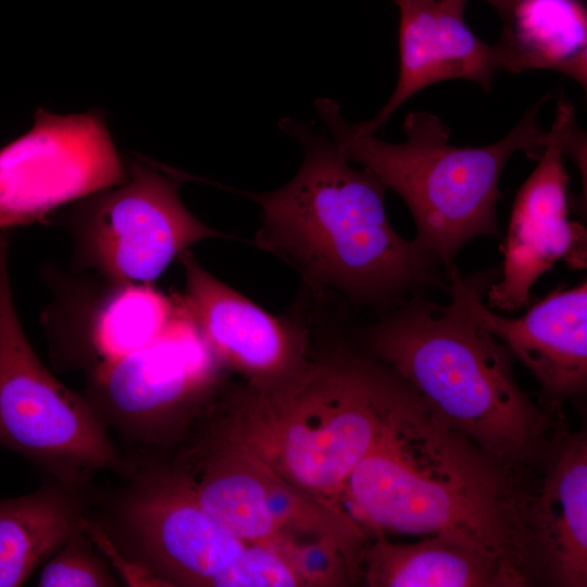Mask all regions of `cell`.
Listing matches in <instances>:
<instances>
[{
	"instance_id": "1",
	"label": "cell",
	"mask_w": 587,
	"mask_h": 587,
	"mask_svg": "<svg viewBox=\"0 0 587 587\" xmlns=\"http://www.w3.org/2000/svg\"><path fill=\"white\" fill-rule=\"evenodd\" d=\"M524 466L490 455L433 414L404 382L342 495L377 529L445 535L485 549L535 583Z\"/></svg>"
},
{
	"instance_id": "2",
	"label": "cell",
	"mask_w": 587,
	"mask_h": 587,
	"mask_svg": "<svg viewBox=\"0 0 587 587\" xmlns=\"http://www.w3.org/2000/svg\"><path fill=\"white\" fill-rule=\"evenodd\" d=\"M279 127L302 147L297 174L268 192L237 191L260 207L258 248L291 265L310 296L383 313L437 283L439 262L392 228L374 174L311 123L283 118Z\"/></svg>"
},
{
	"instance_id": "3",
	"label": "cell",
	"mask_w": 587,
	"mask_h": 587,
	"mask_svg": "<svg viewBox=\"0 0 587 587\" xmlns=\"http://www.w3.org/2000/svg\"><path fill=\"white\" fill-rule=\"evenodd\" d=\"M373 357L403 379L426 408L496 459L542 466L564 434L520 388L511 353L450 296H412L367 332Z\"/></svg>"
},
{
	"instance_id": "4",
	"label": "cell",
	"mask_w": 587,
	"mask_h": 587,
	"mask_svg": "<svg viewBox=\"0 0 587 587\" xmlns=\"http://www.w3.org/2000/svg\"><path fill=\"white\" fill-rule=\"evenodd\" d=\"M403 384L375 357L339 349L280 380L246 384L226 420L209 432L295 486L337 502Z\"/></svg>"
},
{
	"instance_id": "5",
	"label": "cell",
	"mask_w": 587,
	"mask_h": 587,
	"mask_svg": "<svg viewBox=\"0 0 587 587\" xmlns=\"http://www.w3.org/2000/svg\"><path fill=\"white\" fill-rule=\"evenodd\" d=\"M549 99L544 96L500 140L483 147L450 143V128L435 114L405 116V139L391 143L345 121L338 103L320 98L315 110L350 162L374 174L405 203L415 223L414 243L444 265L447 273L469 241L499 238L497 204L501 173L517 151L538 158L550 130L537 114Z\"/></svg>"
},
{
	"instance_id": "6",
	"label": "cell",
	"mask_w": 587,
	"mask_h": 587,
	"mask_svg": "<svg viewBox=\"0 0 587 587\" xmlns=\"http://www.w3.org/2000/svg\"><path fill=\"white\" fill-rule=\"evenodd\" d=\"M9 243L0 229V446L76 487H90L102 471L121 475L128 458L84 396L48 371L22 329L9 283Z\"/></svg>"
},
{
	"instance_id": "7",
	"label": "cell",
	"mask_w": 587,
	"mask_h": 587,
	"mask_svg": "<svg viewBox=\"0 0 587 587\" xmlns=\"http://www.w3.org/2000/svg\"><path fill=\"white\" fill-rule=\"evenodd\" d=\"M126 455L130 465L116 486H91L86 520L166 587H211L247 544L201 509L175 464L155 454Z\"/></svg>"
},
{
	"instance_id": "8",
	"label": "cell",
	"mask_w": 587,
	"mask_h": 587,
	"mask_svg": "<svg viewBox=\"0 0 587 587\" xmlns=\"http://www.w3.org/2000/svg\"><path fill=\"white\" fill-rule=\"evenodd\" d=\"M221 363L180 297L163 335L148 347L88 373L84 398L124 453H157L182 440L208 409Z\"/></svg>"
},
{
	"instance_id": "9",
	"label": "cell",
	"mask_w": 587,
	"mask_h": 587,
	"mask_svg": "<svg viewBox=\"0 0 587 587\" xmlns=\"http://www.w3.org/2000/svg\"><path fill=\"white\" fill-rule=\"evenodd\" d=\"M120 185L84 198L68 216L79 262L103 280L151 284L190 246L232 238L183 204L179 179L132 160Z\"/></svg>"
},
{
	"instance_id": "10",
	"label": "cell",
	"mask_w": 587,
	"mask_h": 587,
	"mask_svg": "<svg viewBox=\"0 0 587 587\" xmlns=\"http://www.w3.org/2000/svg\"><path fill=\"white\" fill-rule=\"evenodd\" d=\"M193 492L201 509L245 544L303 545L296 537L310 536L355 564L365 544L362 528L338 502L295 486L225 440L202 455Z\"/></svg>"
},
{
	"instance_id": "11",
	"label": "cell",
	"mask_w": 587,
	"mask_h": 587,
	"mask_svg": "<svg viewBox=\"0 0 587 587\" xmlns=\"http://www.w3.org/2000/svg\"><path fill=\"white\" fill-rule=\"evenodd\" d=\"M127 176L102 112L38 109L33 128L0 150V229L41 221Z\"/></svg>"
},
{
	"instance_id": "12",
	"label": "cell",
	"mask_w": 587,
	"mask_h": 587,
	"mask_svg": "<svg viewBox=\"0 0 587 587\" xmlns=\"http://www.w3.org/2000/svg\"><path fill=\"white\" fill-rule=\"evenodd\" d=\"M549 130L538 164L512 205L502 274L486 292L489 305L499 310L528 307L533 285L557 261L574 268L586 266V230L569 218L570 179L563 164L583 134L571 103L559 102Z\"/></svg>"
},
{
	"instance_id": "13",
	"label": "cell",
	"mask_w": 587,
	"mask_h": 587,
	"mask_svg": "<svg viewBox=\"0 0 587 587\" xmlns=\"http://www.w3.org/2000/svg\"><path fill=\"white\" fill-rule=\"evenodd\" d=\"M447 289L464 309L499 339L538 380L546 402L560 404L582 395L587 385V284L548 294L519 317L491 311L484 297L495 277L448 273Z\"/></svg>"
},
{
	"instance_id": "14",
	"label": "cell",
	"mask_w": 587,
	"mask_h": 587,
	"mask_svg": "<svg viewBox=\"0 0 587 587\" xmlns=\"http://www.w3.org/2000/svg\"><path fill=\"white\" fill-rule=\"evenodd\" d=\"M184 305L221 365L264 385L286 378L309 360L301 319L276 317L210 274L187 250Z\"/></svg>"
},
{
	"instance_id": "15",
	"label": "cell",
	"mask_w": 587,
	"mask_h": 587,
	"mask_svg": "<svg viewBox=\"0 0 587 587\" xmlns=\"http://www.w3.org/2000/svg\"><path fill=\"white\" fill-rule=\"evenodd\" d=\"M399 9V76L377 114L360 127L371 134L423 88L448 79H467L489 91L501 68L497 45L479 39L466 25L467 0H394Z\"/></svg>"
},
{
	"instance_id": "16",
	"label": "cell",
	"mask_w": 587,
	"mask_h": 587,
	"mask_svg": "<svg viewBox=\"0 0 587 587\" xmlns=\"http://www.w3.org/2000/svg\"><path fill=\"white\" fill-rule=\"evenodd\" d=\"M529 514L536 582L587 585V444L563 434L542 467Z\"/></svg>"
},
{
	"instance_id": "17",
	"label": "cell",
	"mask_w": 587,
	"mask_h": 587,
	"mask_svg": "<svg viewBox=\"0 0 587 587\" xmlns=\"http://www.w3.org/2000/svg\"><path fill=\"white\" fill-rule=\"evenodd\" d=\"M357 575L372 587H521L528 579L509 561L445 536L395 544L379 536L364 544Z\"/></svg>"
},
{
	"instance_id": "18",
	"label": "cell",
	"mask_w": 587,
	"mask_h": 587,
	"mask_svg": "<svg viewBox=\"0 0 587 587\" xmlns=\"http://www.w3.org/2000/svg\"><path fill=\"white\" fill-rule=\"evenodd\" d=\"M91 486L47 476L35 491L0 500V587L23 585L82 525Z\"/></svg>"
},
{
	"instance_id": "19",
	"label": "cell",
	"mask_w": 587,
	"mask_h": 587,
	"mask_svg": "<svg viewBox=\"0 0 587 587\" xmlns=\"http://www.w3.org/2000/svg\"><path fill=\"white\" fill-rule=\"evenodd\" d=\"M502 21L501 70H553L586 89L587 13L579 0H514Z\"/></svg>"
},
{
	"instance_id": "20",
	"label": "cell",
	"mask_w": 587,
	"mask_h": 587,
	"mask_svg": "<svg viewBox=\"0 0 587 587\" xmlns=\"http://www.w3.org/2000/svg\"><path fill=\"white\" fill-rule=\"evenodd\" d=\"M99 294L88 308L79 337V358L89 371L153 344L180 304V297L143 283L103 280Z\"/></svg>"
},
{
	"instance_id": "21",
	"label": "cell",
	"mask_w": 587,
	"mask_h": 587,
	"mask_svg": "<svg viewBox=\"0 0 587 587\" xmlns=\"http://www.w3.org/2000/svg\"><path fill=\"white\" fill-rule=\"evenodd\" d=\"M313 586L298 549L247 544L211 587Z\"/></svg>"
},
{
	"instance_id": "22",
	"label": "cell",
	"mask_w": 587,
	"mask_h": 587,
	"mask_svg": "<svg viewBox=\"0 0 587 587\" xmlns=\"http://www.w3.org/2000/svg\"><path fill=\"white\" fill-rule=\"evenodd\" d=\"M40 587H114L118 583L109 562L82 525L45 562L38 578Z\"/></svg>"
},
{
	"instance_id": "23",
	"label": "cell",
	"mask_w": 587,
	"mask_h": 587,
	"mask_svg": "<svg viewBox=\"0 0 587 587\" xmlns=\"http://www.w3.org/2000/svg\"><path fill=\"white\" fill-rule=\"evenodd\" d=\"M84 528L96 548L113 566L117 575L127 586H143V587H166L165 584L155 577L145 566L133 562L124 557L107 537L91 523L84 519Z\"/></svg>"
},
{
	"instance_id": "24",
	"label": "cell",
	"mask_w": 587,
	"mask_h": 587,
	"mask_svg": "<svg viewBox=\"0 0 587 587\" xmlns=\"http://www.w3.org/2000/svg\"><path fill=\"white\" fill-rule=\"evenodd\" d=\"M486 1L498 11L501 17L509 11L510 7L514 2V0H486Z\"/></svg>"
}]
</instances>
